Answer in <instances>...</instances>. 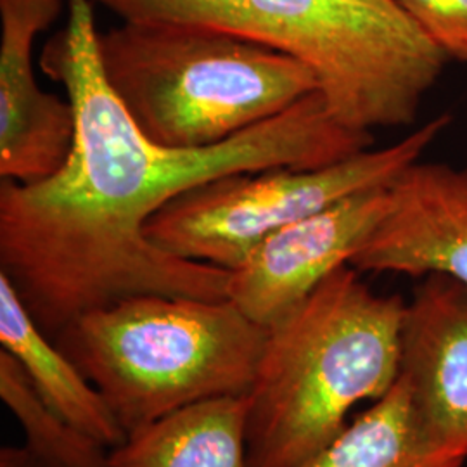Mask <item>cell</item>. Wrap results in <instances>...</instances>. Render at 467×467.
I'll use <instances>...</instances> for the list:
<instances>
[{"instance_id":"cell-1","label":"cell","mask_w":467,"mask_h":467,"mask_svg":"<svg viewBox=\"0 0 467 467\" xmlns=\"http://www.w3.org/2000/svg\"><path fill=\"white\" fill-rule=\"evenodd\" d=\"M40 67L67 88L75 134L52 177L2 179L0 274L50 339L134 296L227 298L231 270L173 256L146 235L150 218L177 196L239 171L326 167L372 144L320 92L212 148L150 142L104 78L94 0H67V26L46 44Z\"/></svg>"},{"instance_id":"cell-2","label":"cell","mask_w":467,"mask_h":467,"mask_svg":"<svg viewBox=\"0 0 467 467\" xmlns=\"http://www.w3.org/2000/svg\"><path fill=\"white\" fill-rule=\"evenodd\" d=\"M405 305L347 264L268 327L246 395L250 467H300L333 443L358 403L395 386Z\"/></svg>"},{"instance_id":"cell-3","label":"cell","mask_w":467,"mask_h":467,"mask_svg":"<svg viewBox=\"0 0 467 467\" xmlns=\"http://www.w3.org/2000/svg\"><path fill=\"white\" fill-rule=\"evenodd\" d=\"M123 23L210 28L312 67L334 117L358 132L405 127L447 56L395 0H94Z\"/></svg>"},{"instance_id":"cell-4","label":"cell","mask_w":467,"mask_h":467,"mask_svg":"<svg viewBox=\"0 0 467 467\" xmlns=\"http://www.w3.org/2000/svg\"><path fill=\"white\" fill-rule=\"evenodd\" d=\"M99 61L137 129L173 150L217 146L320 92L300 59L210 28L121 21L99 34Z\"/></svg>"},{"instance_id":"cell-5","label":"cell","mask_w":467,"mask_h":467,"mask_svg":"<svg viewBox=\"0 0 467 467\" xmlns=\"http://www.w3.org/2000/svg\"><path fill=\"white\" fill-rule=\"evenodd\" d=\"M267 336L229 298L142 295L75 318L54 341L130 436L201 401L248 395Z\"/></svg>"},{"instance_id":"cell-6","label":"cell","mask_w":467,"mask_h":467,"mask_svg":"<svg viewBox=\"0 0 467 467\" xmlns=\"http://www.w3.org/2000/svg\"><path fill=\"white\" fill-rule=\"evenodd\" d=\"M451 121L440 115L391 146L326 167L265 168L210 181L170 201L150 218L146 235L173 256L234 270L270 234L355 194L389 187Z\"/></svg>"},{"instance_id":"cell-7","label":"cell","mask_w":467,"mask_h":467,"mask_svg":"<svg viewBox=\"0 0 467 467\" xmlns=\"http://www.w3.org/2000/svg\"><path fill=\"white\" fill-rule=\"evenodd\" d=\"M389 187L355 194L270 234L231 270L227 298L264 327L283 320L336 268L350 264L384 217Z\"/></svg>"},{"instance_id":"cell-8","label":"cell","mask_w":467,"mask_h":467,"mask_svg":"<svg viewBox=\"0 0 467 467\" xmlns=\"http://www.w3.org/2000/svg\"><path fill=\"white\" fill-rule=\"evenodd\" d=\"M63 0H0V177L34 184L67 163L75 134L69 100L44 92L34 46Z\"/></svg>"},{"instance_id":"cell-9","label":"cell","mask_w":467,"mask_h":467,"mask_svg":"<svg viewBox=\"0 0 467 467\" xmlns=\"http://www.w3.org/2000/svg\"><path fill=\"white\" fill-rule=\"evenodd\" d=\"M400 379L434 447L467 461V285L424 275L405 305Z\"/></svg>"},{"instance_id":"cell-10","label":"cell","mask_w":467,"mask_h":467,"mask_svg":"<svg viewBox=\"0 0 467 467\" xmlns=\"http://www.w3.org/2000/svg\"><path fill=\"white\" fill-rule=\"evenodd\" d=\"M350 265L416 277L440 274L467 285V168L422 160L407 168Z\"/></svg>"},{"instance_id":"cell-11","label":"cell","mask_w":467,"mask_h":467,"mask_svg":"<svg viewBox=\"0 0 467 467\" xmlns=\"http://www.w3.org/2000/svg\"><path fill=\"white\" fill-rule=\"evenodd\" d=\"M0 345L15 357L38 397L61 418L109 451L127 440L125 430L98 388L35 324L4 274H0Z\"/></svg>"},{"instance_id":"cell-12","label":"cell","mask_w":467,"mask_h":467,"mask_svg":"<svg viewBox=\"0 0 467 467\" xmlns=\"http://www.w3.org/2000/svg\"><path fill=\"white\" fill-rule=\"evenodd\" d=\"M246 395L185 407L127 436L113 467H250Z\"/></svg>"},{"instance_id":"cell-13","label":"cell","mask_w":467,"mask_h":467,"mask_svg":"<svg viewBox=\"0 0 467 467\" xmlns=\"http://www.w3.org/2000/svg\"><path fill=\"white\" fill-rule=\"evenodd\" d=\"M420 428L405 384L395 386L300 467H462Z\"/></svg>"},{"instance_id":"cell-14","label":"cell","mask_w":467,"mask_h":467,"mask_svg":"<svg viewBox=\"0 0 467 467\" xmlns=\"http://www.w3.org/2000/svg\"><path fill=\"white\" fill-rule=\"evenodd\" d=\"M0 397L23 428L25 445L47 466L113 467L111 451L54 412L5 350H0Z\"/></svg>"},{"instance_id":"cell-15","label":"cell","mask_w":467,"mask_h":467,"mask_svg":"<svg viewBox=\"0 0 467 467\" xmlns=\"http://www.w3.org/2000/svg\"><path fill=\"white\" fill-rule=\"evenodd\" d=\"M449 59L467 65V0H395Z\"/></svg>"},{"instance_id":"cell-16","label":"cell","mask_w":467,"mask_h":467,"mask_svg":"<svg viewBox=\"0 0 467 467\" xmlns=\"http://www.w3.org/2000/svg\"><path fill=\"white\" fill-rule=\"evenodd\" d=\"M0 467H49L26 445H5L0 449Z\"/></svg>"}]
</instances>
